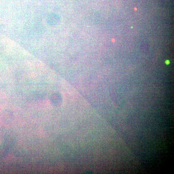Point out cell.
<instances>
[{"mask_svg": "<svg viewBox=\"0 0 174 174\" xmlns=\"http://www.w3.org/2000/svg\"><path fill=\"white\" fill-rule=\"evenodd\" d=\"M166 64H169L170 63V62L168 60H167V61H166L165 62Z\"/></svg>", "mask_w": 174, "mask_h": 174, "instance_id": "1", "label": "cell"}]
</instances>
